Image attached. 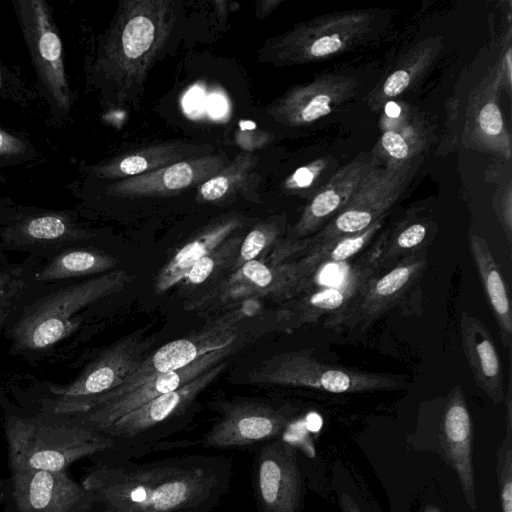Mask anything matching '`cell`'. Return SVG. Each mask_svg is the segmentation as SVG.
I'll return each instance as SVG.
<instances>
[{"label": "cell", "mask_w": 512, "mask_h": 512, "mask_svg": "<svg viewBox=\"0 0 512 512\" xmlns=\"http://www.w3.org/2000/svg\"><path fill=\"white\" fill-rule=\"evenodd\" d=\"M231 475L229 459L193 454L96 462L81 484L95 497L90 512H209L228 493Z\"/></svg>", "instance_id": "cell-1"}, {"label": "cell", "mask_w": 512, "mask_h": 512, "mask_svg": "<svg viewBox=\"0 0 512 512\" xmlns=\"http://www.w3.org/2000/svg\"><path fill=\"white\" fill-rule=\"evenodd\" d=\"M126 270L36 284L3 332L10 353L30 362L61 359L86 332L96 305L132 280Z\"/></svg>", "instance_id": "cell-2"}, {"label": "cell", "mask_w": 512, "mask_h": 512, "mask_svg": "<svg viewBox=\"0 0 512 512\" xmlns=\"http://www.w3.org/2000/svg\"><path fill=\"white\" fill-rule=\"evenodd\" d=\"M177 19L170 0H126L98 49L95 68L117 102L139 95Z\"/></svg>", "instance_id": "cell-3"}, {"label": "cell", "mask_w": 512, "mask_h": 512, "mask_svg": "<svg viewBox=\"0 0 512 512\" xmlns=\"http://www.w3.org/2000/svg\"><path fill=\"white\" fill-rule=\"evenodd\" d=\"M4 430L10 472H66L74 462L112 447V441L95 429L69 416L41 410L27 414L5 409Z\"/></svg>", "instance_id": "cell-4"}, {"label": "cell", "mask_w": 512, "mask_h": 512, "mask_svg": "<svg viewBox=\"0 0 512 512\" xmlns=\"http://www.w3.org/2000/svg\"><path fill=\"white\" fill-rule=\"evenodd\" d=\"M227 364L220 362L178 389L160 395L130 411L98 431L112 441V447L93 457V463L123 461L142 457L181 426L198 395L213 383Z\"/></svg>", "instance_id": "cell-5"}, {"label": "cell", "mask_w": 512, "mask_h": 512, "mask_svg": "<svg viewBox=\"0 0 512 512\" xmlns=\"http://www.w3.org/2000/svg\"><path fill=\"white\" fill-rule=\"evenodd\" d=\"M376 17L363 11L315 18L267 40L259 60L275 66L301 64L339 54L373 31Z\"/></svg>", "instance_id": "cell-6"}, {"label": "cell", "mask_w": 512, "mask_h": 512, "mask_svg": "<svg viewBox=\"0 0 512 512\" xmlns=\"http://www.w3.org/2000/svg\"><path fill=\"white\" fill-rule=\"evenodd\" d=\"M248 379L271 384L316 389L331 393H361L400 389L404 380L395 375L375 373L323 363L306 352L275 355L254 368Z\"/></svg>", "instance_id": "cell-7"}, {"label": "cell", "mask_w": 512, "mask_h": 512, "mask_svg": "<svg viewBox=\"0 0 512 512\" xmlns=\"http://www.w3.org/2000/svg\"><path fill=\"white\" fill-rule=\"evenodd\" d=\"M416 170L415 161L377 166L347 204L313 237L299 239L301 252L362 232L383 219L400 198Z\"/></svg>", "instance_id": "cell-8"}, {"label": "cell", "mask_w": 512, "mask_h": 512, "mask_svg": "<svg viewBox=\"0 0 512 512\" xmlns=\"http://www.w3.org/2000/svg\"><path fill=\"white\" fill-rule=\"evenodd\" d=\"M232 323L233 321L228 319L219 320L200 332L168 342L147 355L139 367L117 388L88 400L50 404L48 411L61 415L86 412L129 393L155 375L181 369L211 351L234 344L237 335Z\"/></svg>", "instance_id": "cell-9"}, {"label": "cell", "mask_w": 512, "mask_h": 512, "mask_svg": "<svg viewBox=\"0 0 512 512\" xmlns=\"http://www.w3.org/2000/svg\"><path fill=\"white\" fill-rule=\"evenodd\" d=\"M98 233L71 212L39 209H1L0 247L47 259L61 250L89 243Z\"/></svg>", "instance_id": "cell-10"}, {"label": "cell", "mask_w": 512, "mask_h": 512, "mask_svg": "<svg viewBox=\"0 0 512 512\" xmlns=\"http://www.w3.org/2000/svg\"><path fill=\"white\" fill-rule=\"evenodd\" d=\"M13 6L27 49L48 101L59 115L71 106L63 46L49 7L42 0H15Z\"/></svg>", "instance_id": "cell-11"}, {"label": "cell", "mask_w": 512, "mask_h": 512, "mask_svg": "<svg viewBox=\"0 0 512 512\" xmlns=\"http://www.w3.org/2000/svg\"><path fill=\"white\" fill-rule=\"evenodd\" d=\"M151 339L129 336L112 344L88 363L81 373L64 385H49V396L40 404L88 400L117 388L147 356Z\"/></svg>", "instance_id": "cell-12"}, {"label": "cell", "mask_w": 512, "mask_h": 512, "mask_svg": "<svg viewBox=\"0 0 512 512\" xmlns=\"http://www.w3.org/2000/svg\"><path fill=\"white\" fill-rule=\"evenodd\" d=\"M293 411L263 401H239L221 407V417L200 439L205 448H258L280 439Z\"/></svg>", "instance_id": "cell-13"}, {"label": "cell", "mask_w": 512, "mask_h": 512, "mask_svg": "<svg viewBox=\"0 0 512 512\" xmlns=\"http://www.w3.org/2000/svg\"><path fill=\"white\" fill-rule=\"evenodd\" d=\"M3 512H90L94 494L67 472L11 471Z\"/></svg>", "instance_id": "cell-14"}, {"label": "cell", "mask_w": 512, "mask_h": 512, "mask_svg": "<svg viewBox=\"0 0 512 512\" xmlns=\"http://www.w3.org/2000/svg\"><path fill=\"white\" fill-rule=\"evenodd\" d=\"M427 265L424 256L415 253L378 276L374 270L365 277L348 303L329 315V328L368 326L394 307L404 296Z\"/></svg>", "instance_id": "cell-15"}, {"label": "cell", "mask_w": 512, "mask_h": 512, "mask_svg": "<svg viewBox=\"0 0 512 512\" xmlns=\"http://www.w3.org/2000/svg\"><path fill=\"white\" fill-rule=\"evenodd\" d=\"M255 495L258 512H299L302 479L295 448L283 439L256 449Z\"/></svg>", "instance_id": "cell-16"}, {"label": "cell", "mask_w": 512, "mask_h": 512, "mask_svg": "<svg viewBox=\"0 0 512 512\" xmlns=\"http://www.w3.org/2000/svg\"><path fill=\"white\" fill-rule=\"evenodd\" d=\"M233 345L211 351L181 369L155 375L129 393L86 412L66 416L100 431L146 402L178 389L216 366L230 355Z\"/></svg>", "instance_id": "cell-17"}, {"label": "cell", "mask_w": 512, "mask_h": 512, "mask_svg": "<svg viewBox=\"0 0 512 512\" xmlns=\"http://www.w3.org/2000/svg\"><path fill=\"white\" fill-rule=\"evenodd\" d=\"M355 89L356 82L350 77L322 76L290 89L268 107L267 114L286 126L309 124L331 113L352 96Z\"/></svg>", "instance_id": "cell-18"}, {"label": "cell", "mask_w": 512, "mask_h": 512, "mask_svg": "<svg viewBox=\"0 0 512 512\" xmlns=\"http://www.w3.org/2000/svg\"><path fill=\"white\" fill-rule=\"evenodd\" d=\"M227 165L222 154H207L185 159L156 171L119 180L107 193L119 197H155L199 186Z\"/></svg>", "instance_id": "cell-19"}, {"label": "cell", "mask_w": 512, "mask_h": 512, "mask_svg": "<svg viewBox=\"0 0 512 512\" xmlns=\"http://www.w3.org/2000/svg\"><path fill=\"white\" fill-rule=\"evenodd\" d=\"M374 155L358 156L341 167L313 195L292 228L293 240L304 239L323 228L351 199L365 178L377 167Z\"/></svg>", "instance_id": "cell-20"}, {"label": "cell", "mask_w": 512, "mask_h": 512, "mask_svg": "<svg viewBox=\"0 0 512 512\" xmlns=\"http://www.w3.org/2000/svg\"><path fill=\"white\" fill-rule=\"evenodd\" d=\"M304 292L296 262L273 265L258 259L233 271L219 289L220 299L226 302L250 297L290 299Z\"/></svg>", "instance_id": "cell-21"}, {"label": "cell", "mask_w": 512, "mask_h": 512, "mask_svg": "<svg viewBox=\"0 0 512 512\" xmlns=\"http://www.w3.org/2000/svg\"><path fill=\"white\" fill-rule=\"evenodd\" d=\"M440 432L444 458L456 472L466 502L471 509L475 510L472 423L460 386L455 387L449 395Z\"/></svg>", "instance_id": "cell-22"}, {"label": "cell", "mask_w": 512, "mask_h": 512, "mask_svg": "<svg viewBox=\"0 0 512 512\" xmlns=\"http://www.w3.org/2000/svg\"><path fill=\"white\" fill-rule=\"evenodd\" d=\"M208 145L168 141L121 153L90 168L100 179H126L150 173L170 164L210 154Z\"/></svg>", "instance_id": "cell-23"}, {"label": "cell", "mask_w": 512, "mask_h": 512, "mask_svg": "<svg viewBox=\"0 0 512 512\" xmlns=\"http://www.w3.org/2000/svg\"><path fill=\"white\" fill-rule=\"evenodd\" d=\"M460 330L464 353L474 381L495 404L504 398L501 362L494 339L485 325L473 315L463 312Z\"/></svg>", "instance_id": "cell-24"}, {"label": "cell", "mask_w": 512, "mask_h": 512, "mask_svg": "<svg viewBox=\"0 0 512 512\" xmlns=\"http://www.w3.org/2000/svg\"><path fill=\"white\" fill-rule=\"evenodd\" d=\"M244 223L245 220L242 217L229 215L202 229L160 269L154 282L155 292L157 294L165 293L180 283L198 260L243 227Z\"/></svg>", "instance_id": "cell-25"}, {"label": "cell", "mask_w": 512, "mask_h": 512, "mask_svg": "<svg viewBox=\"0 0 512 512\" xmlns=\"http://www.w3.org/2000/svg\"><path fill=\"white\" fill-rule=\"evenodd\" d=\"M85 244L61 250L42 260L33 274L36 284L85 279L114 271L117 258L108 252Z\"/></svg>", "instance_id": "cell-26"}, {"label": "cell", "mask_w": 512, "mask_h": 512, "mask_svg": "<svg viewBox=\"0 0 512 512\" xmlns=\"http://www.w3.org/2000/svg\"><path fill=\"white\" fill-rule=\"evenodd\" d=\"M469 249L497 322L502 343L509 349L512 343V313L506 282L485 239L470 233Z\"/></svg>", "instance_id": "cell-27"}, {"label": "cell", "mask_w": 512, "mask_h": 512, "mask_svg": "<svg viewBox=\"0 0 512 512\" xmlns=\"http://www.w3.org/2000/svg\"><path fill=\"white\" fill-rule=\"evenodd\" d=\"M376 270L366 268L350 278L342 287H328L305 294L299 299L290 302L279 311L281 322L290 327L315 322L323 315L338 311L358 291L362 281L367 275Z\"/></svg>", "instance_id": "cell-28"}, {"label": "cell", "mask_w": 512, "mask_h": 512, "mask_svg": "<svg viewBox=\"0 0 512 512\" xmlns=\"http://www.w3.org/2000/svg\"><path fill=\"white\" fill-rule=\"evenodd\" d=\"M384 218L368 229L338 238L328 244L306 251L296 262L305 291L309 288L314 274L327 264L342 263L360 252L376 235L383 225Z\"/></svg>", "instance_id": "cell-29"}, {"label": "cell", "mask_w": 512, "mask_h": 512, "mask_svg": "<svg viewBox=\"0 0 512 512\" xmlns=\"http://www.w3.org/2000/svg\"><path fill=\"white\" fill-rule=\"evenodd\" d=\"M42 260L29 255L0 268V334L35 287L33 274Z\"/></svg>", "instance_id": "cell-30"}, {"label": "cell", "mask_w": 512, "mask_h": 512, "mask_svg": "<svg viewBox=\"0 0 512 512\" xmlns=\"http://www.w3.org/2000/svg\"><path fill=\"white\" fill-rule=\"evenodd\" d=\"M258 157L251 151L236 156L221 171L198 186V199L217 202L235 194L249 182Z\"/></svg>", "instance_id": "cell-31"}, {"label": "cell", "mask_w": 512, "mask_h": 512, "mask_svg": "<svg viewBox=\"0 0 512 512\" xmlns=\"http://www.w3.org/2000/svg\"><path fill=\"white\" fill-rule=\"evenodd\" d=\"M428 235L427 225L413 222L397 228L390 236L379 240V253L374 261V268L399 263L418 252Z\"/></svg>", "instance_id": "cell-32"}, {"label": "cell", "mask_w": 512, "mask_h": 512, "mask_svg": "<svg viewBox=\"0 0 512 512\" xmlns=\"http://www.w3.org/2000/svg\"><path fill=\"white\" fill-rule=\"evenodd\" d=\"M243 237L231 235L214 250L198 260L181 281L185 288L199 286L228 264H233Z\"/></svg>", "instance_id": "cell-33"}, {"label": "cell", "mask_w": 512, "mask_h": 512, "mask_svg": "<svg viewBox=\"0 0 512 512\" xmlns=\"http://www.w3.org/2000/svg\"><path fill=\"white\" fill-rule=\"evenodd\" d=\"M280 235L281 227L277 220H266L255 225L240 244L231 266L232 272L273 248L279 242Z\"/></svg>", "instance_id": "cell-34"}, {"label": "cell", "mask_w": 512, "mask_h": 512, "mask_svg": "<svg viewBox=\"0 0 512 512\" xmlns=\"http://www.w3.org/2000/svg\"><path fill=\"white\" fill-rule=\"evenodd\" d=\"M432 50L431 46L417 49L416 54L410 56L404 64H401V67L395 69L382 86V97L389 99L403 93L432 60Z\"/></svg>", "instance_id": "cell-35"}, {"label": "cell", "mask_w": 512, "mask_h": 512, "mask_svg": "<svg viewBox=\"0 0 512 512\" xmlns=\"http://www.w3.org/2000/svg\"><path fill=\"white\" fill-rule=\"evenodd\" d=\"M512 432L506 436L498 451L497 474L499 479L502 512H512Z\"/></svg>", "instance_id": "cell-36"}, {"label": "cell", "mask_w": 512, "mask_h": 512, "mask_svg": "<svg viewBox=\"0 0 512 512\" xmlns=\"http://www.w3.org/2000/svg\"><path fill=\"white\" fill-rule=\"evenodd\" d=\"M475 125L481 136L486 140L489 139L490 142H495L496 138L503 137V118L495 99L489 98L484 101L475 115Z\"/></svg>", "instance_id": "cell-37"}, {"label": "cell", "mask_w": 512, "mask_h": 512, "mask_svg": "<svg viewBox=\"0 0 512 512\" xmlns=\"http://www.w3.org/2000/svg\"><path fill=\"white\" fill-rule=\"evenodd\" d=\"M411 133L406 131L398 132L394 129H387L381 137V145L384 151L392 158L393 162H404L411 160L415 153V145Z\"/></svg>", "instance_id": "cell-38"}, {"label": "cell", "mask_w": 512, "mask_h": 512, "mask_svg": "<svg viewBox=\"0 0 512 512\" xmlns=\"http://www.w3.org/2000/svg\"><path fill=\"white\" fill-rule=\"evenodd\" d=\"M324 160H317L298 168L283 183V187L289 192H303L307 190L325 169Z\"/></svg>", "instance_id": "cell-39"}, {"label": "cell", "mask_w": 512, "mask_h": 512, "mask_svg": "<svg viewBox=\"0 0 512 512\" xmlns=\"http://www.w3.org/2000/svg\"><path fill=\"white\" fill-rule=\"evenodd\" d=\"M25 149L22 140L0 128V157H14L23 154Z\"/></svg>", "instance_id": "cell-40"}, {"label": "cell", "mask_w": 512, "mask_h": 512, "mask_svg": "<svg viewBox=\"0 0 512 512\" xmlns=\"http://www.w3.org/2000/svg\"><path fill=\"white\" fill-rule=\"evenodd\" d=\"M281 3L279 0H263L256 3V16L259 19L267 17Z\"/></svg>", "instance_id": "cell-41"}, {"label": "cell", "mask_w": 512, "mask_h": 512, "mask_svg": "<svg viewBox=\"0 0 512 512\" xmlns=\"http://www.w3.org/2000/svg\"><path fill=\"white\" fill-rule=\"evenodd\" d=\"M340 505L342 512H361L356 502L345 492L340 496Z\"/></svg>", "instance_id": "cell-42"}, {"label": "cell", "mask_w": 512, "mask_h": 512, "mask_svg": "<svg viewBox=\"0 0 512 512\" xmlns=\"http://www.w3.org/2000/svg\"><path fill=\"white\" fill-rule=\"evenodd\" d=\"M8 479H0V504H4L8 496Z\"/></svg>", "instance_id": "cell-43"}, {"label": "cell", "mask_w": 512, "mask_h": 512, "mask_svg": "<svg viewBox=\"0 0 512 512\" xmlns=\"http://www.w3.org/2000/svg\"><path fill=\"white\" fill-rule=\"evenodd\" d=\"M399 113H400V107L395 104V103H389L387 106H386V114L390 117V118H396L399 116Z\"/></svg>", "instance_id": "cell-44"}, {"label": "cell", "mask_w": 512, "mask_h": 512, "mask_svg": "<svg viewBox=\"0 0 512 512\" xmlns=\"http://www.w3.org/2000/svg\"><path fill=\"white\" fill-rule=\"evenodd\" d=\"M10 261H9V258H8V255L6 254V252L0 247V268L6 266L7 264H9Z\"/></svg>", "instance_id": "cell-45"}, {"label": "cell", "mask_w": 512, "mask_h": 512, "mask_svg": "<svg viewBox=\"0 0 512 512\" xmlns=\"http://www.w3.org/2000/svg\"><path fill=\"white\" fill-rule=\"evenodd\" d=\"M424 512H442L439 508L435 506H427Z\"/></svg>", "instance_id": "cell-46"}, {"label": "cell", "mask_w": 512, "mask_h": 512, "mask_svg": "<svg viewBox=\"0 0 512 512\" xmlns=\"http://www.w3.org/2000/svg\"><path fill=\"white\" fill-rule=\"evenodd\" d=\"M3 87V80H2V74L0 69V89Z\"/></svg>", "instance_id": "cell-47"}, {"label": "cell", "mask_w": 512, "mask_h": 512, "mask_svg": "<svg viewBox=\"0 0 512 512\" xmlns=\"http://www.w3.org/2000/svg\"><path fill=\"white\" fill-rule=\"evenodd\" d=\"M2 200H3V199H2V198H0V205H1V204H2V202H3Z\"/></svg>", "instance_id": "cell-48"}]
</instances>
